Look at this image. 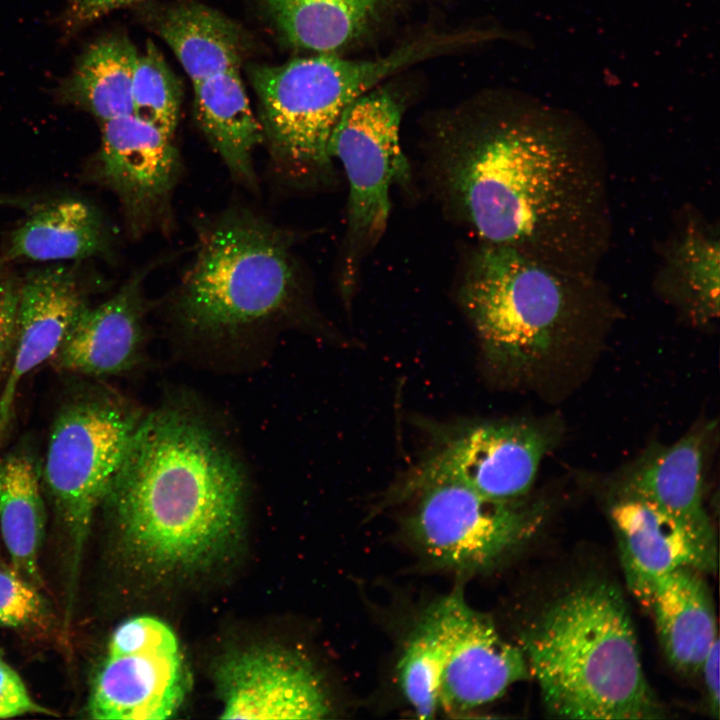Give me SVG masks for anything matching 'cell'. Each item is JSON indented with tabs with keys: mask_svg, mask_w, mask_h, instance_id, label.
I'll return each instance as SVG.
<instances>
[{
	"mask_svg": "<svg viewBox=\"0 0 720 720\" xmlns=\"http://www.w3.org/2000/svg\"><path fill=\"white\" fill-rule=\"evenodd\" d=\"M194 255L171 296L186 329L233 334L290 317L305 298L291 232L231 207L198 223Z\"/></svg>",
	"mask_w": 720,
	"mask_h": 720,
	"instance_id": "cell-4",
	"label": "cell"
},
{
	"mask_svg": "<svg viewBox=\"0 0 720 720\" xmlns=\"http://www.w3.org/2000/svg\"><path fill=\"white\" fill-rule=\"evenodd\" d=\"M99 166L118 196L129 232H167L182 166L172 137L133 114L103 123Z\"/></svg>",
	"mask_w": 720,
	"mask_h": 720,
	"instance_id": "cell-13",
	"label": "cell"
},
{
	"mask_svg": "<svg viewBox=\"0 0 720 720\" xmlns=\"http://www.w3.org/2000/svg\"><path fill=\"white\" fill-rule=\"evenodd\" d=\"M16 570L0 568V628L40 627L49 617L46 600Z\"/></svg>",
	"mask_w": 720,
	"mask_h": 720,
	"instance_id": "cell-29",
	"label": "cell"
},
{
	"mask_svg": "<svg viewBox=\"0 0 720 720\" xmlns=\"http://www.w3.org/2000/svg\"><path fill=\"white\" fill-rule=\"evenodd\" d=\"M87 306L80 281L68 267L44 268L21 282L14 355L0 391V450L14 429L22 381L50 361Z\"/></svg>",
	"mask_w": 720,
	"mask_h": 720,
	"instance_id": "cell-15",
	"label": "cell"
},
{
	"mask_svg": "<svg viewBox=\"0 0 720 720\" xmlns=\"http://www.w3.org/2000/svg\"><path fill=\"white\" fill-rule=\"evenodd\" d=\"M188 676L173 629L140 615L113 631L93 680L88 712L99 720H165L184 702Z\"/></svg>",
	"mask_w": 720,
	"mask_h": 720,
	"instance_id": "cell-11",
	"label": "cell"
},
{
	"mask_svg": "<svg viewBox=\"0 0 720 720\" xmlns=\"http://www.w3.org/2000/svg\"><path fill=\"white\" fill-rule=\"evenodd\" d=\"M291 46L341 54L374 37L418 0H261Z\"/></svg>",
	"mask_w": 720,
	"mask_h": 720,
	"instance_id": "cell-20",
	"label": "cell"
},
{
	"mask_svg": "<svg viewBox=\"0 0 720 720\" xmlns=\"http://www.w3.org/2000/svg\"><path fill=\"white\" fill-rule=\"evenodd\" d=\"M627 587L649 608L658 583L681 567H715L687 531L650 502L623 494L610 508Z\"/></svg>",
	"mask_w": 720,
	"mask_h": 720,
	"instance_id": "cell-17",
	"label": "cell"
},
{
	"mask_svg": "<svg viewBox=\"0 0 720 720\" xmlns=\"http://www.w3.org/2000/svg\"><path fill=\"white\" fill-rule=\"evenodd\" d=\"M552 442V433L536 423L493 421L463 427L413 466L388 498L400 502L427 486L452 483L495 500H520L533 486Z\"/></svg>",
	"mask_w": 720,
	"mask_h": 720,
	"instance_id": "cell-10",
	"label": "cell"
},
{
	"mask_svg": "<svg viewBox=\"0 0 720 720\" xmlns=\"http://www.w3.org/2000/svg\"><path fill=\"white\" fill-rule=\"evenodd\" d=\"M157 262L135 273L111 298L87 306L67 332L51 366L61 372L86 376L119 375L143 357L148 303L144 282Z\"/></svg>",
	"mask_w": 720,
	"mask_h": 720,
	"instance_id": "cell-16",
	"label": "cell"
},
{
	"mask_svg": "<svg viewBox=\"0 0 720 720\" xmlns=\"http://www.w3.org/2000/svg\"><path fill=\"white\" fill-rule=\"evenodd\" d=\"M415 62L405 44L373 59L316 54L277 66H255L250 77L260 124L277 171L296 185L325 179L332 169L331 133L358 97Z\"/></svg>",
	"mask_w": 720,
	"mask_h": 720,
	"instance_id": "cell-6",
	"label": "cell"
},
{
	"mask_svg": "<svg viewBox=\"0 0 720 720\" xmlns=\"http://www.w3.org/2000/svg\"><path fill=\"white\" fill-rule=\"evenodd\" d=\"M182 87L162 52L148 41L138 56L132 87L133 115L173 138L179 122Z\"/></svg>",
	"mask_w": 720,
	"mask_h": 720,
	"instance_id": "cell-28",
	"label": "cell"
},
{
	"mask_svg": "<svg viewBox=\"0 0 720 720\" xmlns=\"http://www.w3.org/2000/svg\"><path fill=\"white\" fill-rule=\"evenodd\" d=\"M442 667L441 641L424 613L397 664L402 694L419 718H432L440 710Z\"/></svg>",
	"mask_w": 720,
	"mask_h": 720,
	"instance_id": "cell-27",
	"label": "cell"
},
{
	"mask_svg": "<svg viewBox=\"0 0 720 720\" xmlns=\"http://www.w3.org/2000/svg\"><path fill=\"white\" fill-rule=\"evenodd\" d=\"M703 440L696 432L645 456L627 474L623 494L644 499L676 520L717 567V541L702 500Z\"/></svg>",
	"mask_w": 720,
	"mask_h": 720,
	"instance_id": "cell-18",
	"label": "cell"
},
{
	"mask_svg": "<svg viewBox=\"0 0 720 720\" xmlns=\"http://www.w3.org/2000/svg\"><path fill=\"white\" fill-rule=\"evenodd\" d=\"M405 519L412 542L432 564L457 572L487 570L536 530L540 510L520 500L501 501L467 487L427 486Z\"/></svg>",
	"mask_w": 720,
	"mask_h": 720,
	"instance_id": "cell-9",
	"label": "cell"
},
{
	"mask_svg": "<svg viewBox=\"0 0 720 720\" xmlns=\"http://www.w3.org/2000/svg\"><path fill=\"white\" fill-rule=\"evenodd\" d=\"M223 719H321L330 703L308 660L284 648H250L218 664Z\"/></svg>",
	"mask_w": 720,
	"mask_h": 720,
	"instance_id": "cell-14",
	"label": "cell"
},
{
	"mask_svg": "<svg viewBox=\"0 0 720 720\" xmlns=\"http://www.w3.org/2000/svg\"><path fill=\"white\" fill-rule=\"evenodd\" d=\"M605 292L599 275L571 273L510 246L481 242L465 267L459 300L487 363L514 374L542 362Z\"/></svg>",
	"mask_w": 720,
	"mask_h": 720,
	"instance_id": "cell-5",
	"label": "cell"
},
{
	"mask_svg": "<svg viewBox=\"0 0 720 720\" xmlns=\"http://www.w3.org/2000/svg\"><path fill=\"white\" fill-rule=\"evenodd\" d=\"M156 30L193 84L239 68L240 30L215 9L199 3L176 5L161 14Z\"/></svg>",
	"mask_w": 720,
	"mask_h": 720,
	"instance_id": "cell-25",
	"label": "cell"
},
{
	"mask_svg": "<svg viewBox=\"0 0 720 720\" xmlns=\"http://www.w3.org/2000/svg\"><path fill=\"white\" fill-rule=\"evenodd\" d=\"M693 567H681L662 579L654 590L649 611L664 654L678 672L698 673L718 638L710 590Z\"/></svg>",
	"mask_w": 720,
	"mask_h": 720,
	"instance_id": "cell-21",
	"label": "cell"
},
{
	"mask_svg": "<svg viewBox=\"0 0 720 720\" xmlns=\"http://www.w3.org/2000/svg\"><path fill=\"white\" fill-rule=\"evenodd\" d=\"M441 177L457 220L575 274L599 275L613 237L604 146L577 114L489 91L449 134Z\"/></svg>",
	"mask_w": 720,
	"mask_h": 720,
	"instance_id": "cell-1",
	"label": "cell"
},
{
	"mask_svg": "<svg viewBox=\"0 0 720 720\" xmlns=\"http://www.w3.org/2000/svg\"><path fill=\"white\" fill-rule=\"evenodd\" d=\"M46 523L41 459L22 441L0 455V532L12 568L38 588Z\"/></svg>",
	"mask_w": 720,
	"mask_h": 720,
	"instance_id": "cell-22",
	"label": "cell"
},
{
	"mask_svg": "<svg viewBox=\"0 0 720 720\" xmlns=\"http://www.w3.org/2000/svg\"><path fill=\"white\" fill-rule=\"evenodd\" d=\"M547 711L569 719H656L663 708L645 677L621 591L581 582L550 602L521 635Z\"/></svg>",
	"mask_w": 720,
	"mask_h": 720,
	"instance_id": "cell-3",
	"label": "cell"
},
{
	"mask_svg": "<svg viewBox=\"0 0 720 720\" xmlns=\"http://www.w3.org/2000/svg\"><path fill=\"white\" fill-rule=\"evenodd\" d=\"M405 102L383 83L358 97L342 113L328 142L349 184L347 230L341 290L353 293L361 264L385 232L390 187L409 184L410 168L401 145Z\"/></svg>",
	"mask_w": 720,
	"mask_h": 720,
	"instance_id": "cell-8",
	"label": "cell"
},
{
	"mask_svg": "<svg viewBox=\"0 0 720 720\" xmlns=\"http://www.w3.org/2000/svg\"><path fill=\"white\" fill-rule=\"evenodd\" d=\"M243 477L208 427L163 408L141 418L101 508L124 559L157 575L201 571L240 536Z\"/></svg>",
	"mask_w": 720,
	"mask_h": 720,
	"instance_id": "cell-2",
	"label": "cell"
},
{
	"mask_svg": "<svg viewBox=\"0 0 720 720\" xmlns=\"http://www.w3.org/2000/svg\"><path fill=\"white\" fill-rule=\"evenodd\" d=\"M719 637L713 642L701 669L704 676L705 688L708 696L710 711L716 718L719 717Z\"/></svg>",
	"mask_w": 720,
	"mask_h": 720,
	"instance_id": "cell-33",
	"label": "cell"
},
{
	"mask_svg": "<svg viewBox=\"0 0 720 720\" xmlns=\"http://www.w3.org/2000/svg\"><path fill=\"white\" fill-rule=\"evenodd\" d=\"M146 0H72L67 11V23L79 26L92 22L116 9Z\"/></svg>",
	"mask_w": 720,
	"mask_h": 720,
	"instance_id": "cell-32",
	"label": "cell"
},
{
	"mask_svg": "<svg viewBox=\"0 0 720 720\" xmlns=\"http://www.w3.org/2000/svg\"><path fill=\"white\" fill-rule=\"evenodd\" d=\"M196 121L232 178L252 192L258 179L253 163L255 149L264 143L239 68L193 84Z\"/></svg>",
	"mask_w": 720,
	"mask_h": 720,
	"instance_id": "cell-23",
	"label": "cell"
},
{
	"mask_svg": "<svg viewBox=\"0 0 720 720\" xmlns=\"http://www.w3.org/2000/svg\"><path fill=\"white\" fill-rule=\"evenodd\" d=\"M425 614L443 648L439 709L469 712L529 677L521 648L504 640L491 619L467 603L461 590L440 598Z\"/></svg>",
	"mask_w": 720,
	"mask_h": 720,
	"instance_id": "cell-12",
	"label": "cell"
},
{
	"mask_svg": "<svg viewBox=\"0 0 720 720\" xmlns=\"http://www.w3.org/2000/svg\"><path fill=\"white\" fill-rule=\"evenodd\" d=\"M138 52L123 37L91 45L69 82V96L102 123L133 114L132 87Z\"/></svg>",
	"mask_w": 720,
	"mask_h": 720,
	"instance_id": "cell-26",
	"label": "cell"
},
{
	"mask_svg": "<svg viewBox=\"0 0 720 720\" xmlns=\"http://www.w3.org/2000/svg\"><path fill=\"white\" fill-rule=\"evenodd\" d=\"M33 713L51 711L32 698L20 675L0 654V719Z\"/></svg>",
	"mask_w": 720,
	"mask_h": 720,
	"instance_id": "cell-31",
	"label": "cell"
},
{
	"mask_svg": "<svg viewBox=\"0 0 720 720\" xmlns=\"http://www.w3.org/2000/svg\"><path fill=\"white\" fill-rule=\"evenodd\" d=\"M654 289L692 321L706 324L719 316V225L694 208H685L659 251Z\"/></svg>",
	"mask_w": 720,
	"mask_h": 720,
	"instance_id": "cell-19",
	"label": "cell"
},
{
	"mask_svg": "<svg viewBox=\"0 0 720 720\" xmlns=\"http://www.w3.org/2000/svg\"><path fill=\"white\" fill-rule=\"evenodd\" d=\"M20 284L0 269V391L14 355Z\"/></svg>",
	"mask_w": 720,
	"mask_h": 720,
	"instance_id": "cell-30",
	"label": "cell"
},
{
	"mask_svg": "<svg viewBox=\"0 0 720 720\" xmlns=\"http://www.w3.org/2000/svg\"><path fill=\"white\" fill-rule=\"evenodd\" d=\"M141 418L114 392L91 388L63 402L53 419L41 483L68 543L71 589L96 512Z\"/></svg>",
	"mask_w": 720,
	"mask_h": 720,
	"instance_id": "cell-7",
	"label": "cell"
},
{
	"mask_svg": "<svg viewBox=\"0 0 720 720\" xmlns=\"http://www.w3.org/2000/svg\"><path fill=\"white\" fill-rule=\"evenodd\" d=\"M109 234L97 210L63 200L33 214L10 236L6 260L60 261L104 254Z\"/></svg>",
	"mask_w": 720,
	"mask_h": 720,
	"instance_id": "cell-24",
	"label": "cell"
}]
</instances>
